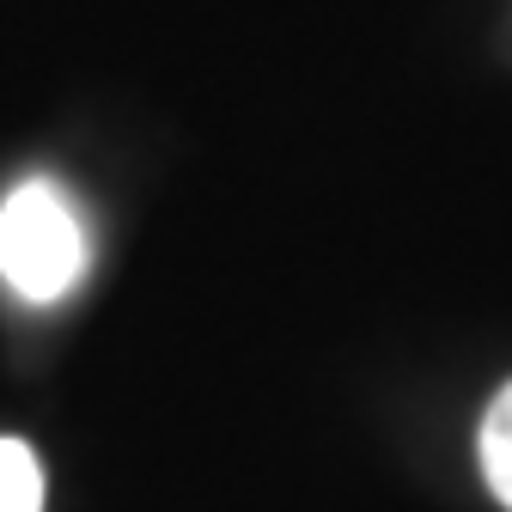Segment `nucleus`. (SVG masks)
<instances>
[{"instance_id":"1","label":"nucleus","mask_w":512,"mask_h":512,"mask_svg":"<svg viewBox=\"0 0 512 512\" xmlns=\"http://www.w3.org/2000/svg\"><path fill=\"white\" fill-rule=\"evenodd\" d=\"M86 220L49 177L19 183L0 202V281L31 305H55L86 275Z\"/></svg>"},{"instance_id":"2","label":"nucleus","mask_w":512,"mask_h":512,"mask_svg":"<svg viewBox=\"0 0 512 512\" xmlns=\"http://www.w3.org/2000/svg\"><path fill=\"white\" fill-rule=\"evenodd\" d=\"M476 452H482V476H488L494 500L512 512V378L494 391V403H488V415H482Z\"/></svg>"},{"instance_id":"3","label":"nucleus","mask_w":512,"mask_h":512,"mask_svg":"<svg viewBox=\"0 0 512 512\" xmlns=\"http://www.w3.org/2000/svg\"><path fill=\"white\" fill-rule=\"evenodd\" d=\"M0 512H43V464L25 439H0Z\"/></svg>"}]
</instances>
